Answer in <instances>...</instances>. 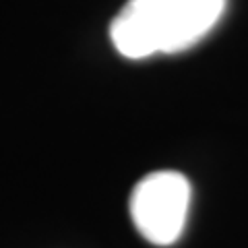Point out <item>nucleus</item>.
Segmentation results:
<instances>
[{
	"label": "nucleus",
	"mask_w": 248,
	"mask_h": 248,
	"mask_svg": "<svg viewBox=\"0 0 248 248\" xmlns=\"http://www.w3.org/2000/svg\"><path fill=\"white\" fill-rule=\"evenodd\" d=\"M190 207V182L180 172L161 170L139 180L130 195L137 232L155 246L174 244L184 232Z\"/></svg>",
	"instance_id": "1"
},
{
	"label": "nucleus",
	"mask_w": 248,
	"mask_h": 248,
	"mask_svg": "<svg viewBox=\"0 0 248 248\" xmlns=\"http://www.w3.org/2000/svg\"><path fill=\"white\" fill-rule=\"evenodd\" d=\"M228 0H166V54L192 48L211 31L226 11Z\"/></svg>",
	"instance_id": "3"
},
{
	"label": "nucleus",
	"mask_w": 248,
	"mask_h": 248,
	"mask_svg": "<svg viewBox=\"0 0 248 248\" xmlns=\"http://www.w3.org/2000/svg\"><path fill=\"white\" fill-rule=\"evenodd\" d=\"M166 33V0H128L110 25L114 48L141 60L161 52Z\"/></svg>",
	"instance_id": "2"
}]
</instances>
